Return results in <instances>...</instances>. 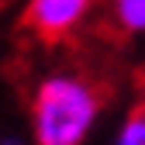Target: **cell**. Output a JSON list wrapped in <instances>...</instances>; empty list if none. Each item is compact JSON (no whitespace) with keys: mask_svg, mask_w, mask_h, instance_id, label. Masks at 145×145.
<instances>
[{"mask_svg":"<svg viewBox=\"0 0 145 145\" xmlns=\"http://www.w3.org/2000/svg\"><path fill=\"white\" fill-rule=\"evenodd\" d=\"M100 114V93L80 76H45L31 97V131L38 145H83Z\"/></svg>","mask_w":145,"mask_h":145,"instance_id":"6da1fadb","label":"cell"},{"mask_svg":"<svg viewBox=\"0 0 145 145\" xmlns=\"http://www.w3.org/2000/svg\"><path fill=\"white\" fill-rule=\"evenodd\" d=\"M93 0H28L21 28L38 42H62L76 28Z\"/></svg>","mask_w":145,"mask_h":145,"instance_id":"7a4b0ae2","label":"cell"},{"mask_svg":"<svg viewBox=\"0 0 145 145\" xmlns=\"http://www.w3.org/2000/svg\"><path fill=\"white\" fill-rule=\"evenodd\" d=\"M114 21L124 31H145V0H114Z\"/></svg>","mask_w":145,"mask_h":145,"instance_id":"3957f363","label":"cell"},{"mask_svg":"<svg viewBox=\"0 0 145 145\" xmlns=\"http://www.w3.org/2000/svg\"><path fill=\"white\" fill-rule=\"evenodd\" d=\"M114 145H145V104L128 114V121H124V128H121Z\"/></svg>","mask_w":145,"mask_h":145,"instance_id":"277c9868","label":"cell"},{"mask_svg":"<svg viewBox=\"0 0 145 145\" xmlns=\"http://www.w3.org/2000/svg\"><path fill=\"white\" fill-rule=\"evenodd\" d=\"M4 145H17V142H14V138H7V142H4Z\"/></svg>","mask_w":145,"mask_h":145,"instance_id":"5b68a950","label":"cell"}]
</instances>
